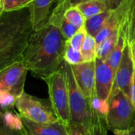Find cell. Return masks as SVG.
Returning <instances> with one entry per match:
<instances>
[{
  "instance_id": "obj_1",
  "label": "cell",
  "mask_w": 135,
  "mask_h": 135,
  "mask_svg": "<svg viewBox=\"0 0 135 135\" xmlns=\"http://www.w3.org/2000/svg\"><path fill=\"white\" fill-rule=\"evenodd\" d=\"M66 41L59 28L48 21L34 31L23 57L34 77L44 80L59 70L64 61Z\"/></svg>"
},
{
  "instance_id": "obj_2",
  "label": "cell",
  "mask_w": 135,
  "mask_h": 135,
  "mask_svg": "<svg viewBox=\"0 0 135 135\" xmlns=\"http://www.w3.org/2000/svg\"><path fill=\"white\" fill-rule=\"evenodd\" d=\"M34 31L28 8L0 13V70L23 61Z\"/></svg>"
},
{
  "instance_id": "obj_3",
  "label": "cell",
  "mask_w": 135,
  "mask_h": 135,
  "mask_svg": "<svg viewBox=\"0 0 135 135\" xmlns=\"http://www.w3.org/2000/svg\"><path fill=\"white\" fill-rule=\"evenodd\" d=\"M108 127L112 131H126L135 124V108L129 96L123 90L112 92L106 116Z\"/></svg>"
},
{
  "instance_id": "obj_4",
  "label": "cell",
  "mask_w": 135,
  "mask_h": 135,
  "mask_svg": "<svg viewBox=\"0 0 135 135\" xmlns=\"http://www.w3.org/2000/svg\"><path fill=\"white\" fill-rule=\"evenodd\" d=\"M61 67L65 72L67 83L71 117L70 122L83 124L90 128L93 117L90 100L79 88L70 65L63 61Z\"/></svg>"
},
{
  "instance_id": "obj_5",
  "label": "cell",
  "mask_w": 135,
  "mask_h": 135,
  "mask_svg": "<svg viewBox=\"0 0 135 135\" xmlns=\"http://www.w3.org/2000/svg\"><path fill=\"white\" fill-rule=\"evenodd\" d=\"M48 88L49 100L59 119L69 124L71 121L69 93L66 74L60 66L58 71L44 79Z\"/></svg>"
},
{
  "instance_id": "obj_6",
  "label": "cell",
  "mask_w": 135,
  "mask_h": 135,
  "mask_svg": "<svg viewBox=\"0 0 135 135\" xmlns=\"http://www.w3.org/2000/svg\"><path fill=\"white\" fill-rule=\"evenodd\" d=\"M15 107L21 116L40 123H53L59 121L50 100L40 99L23 93L16 100Z\"/></svg>"
},
{
  "instance_id": "obj_7",
  "label": "cell",
  "mask_w": 135,
  "mask_h": 135,
  "mask_svg": "<svg viewBox=\"0 0 135 135\" xmlns=\"http://www.w3.org/2000/svg\"><path fill=\"white\" fill-rule=\"evenodd\" d=\"M28 70L23 61L10 64L0 70V91H6L17 99L24 93Z\"/></svg>"
},
{
  "instance_id": "obj_8",
  "label": "cell",
  "mask_w": 135,
  "mask_h": 135,
  "mask_svg": "<svg viewBox=\"0 0 135 135\" xmlns=\"http://www.w3.org/2000/svg\"><path fill=\"white\" fill-rule=\"evenodd\" d=\"M74 78L85 96L91 100L96 97V60L70 66Z\"/></svg>"
},
{
  "instance_id": "obj_9",
  "label": "cell",
  "mask_w": 135,
  "mask_h": 135,
  "mask_svg": "<svg viewBox=\"0 0 135 135\" xmlns=\"http://www.w3.org/2000/svg\"><path fill=\"white\" fill-rule=\"evenodd\" d=\"M115 75V74L108 61L97 58L95 89L98 98L108 100L114 85Z\"/></svg>"
},
{
  "instance_id": "obj_10",
  "label": "cell",
  "mask_w": 135,
  "mask_h": 135,
  "mask_svg": "<svg viewBox=\"0 0 135 135\" xmlns=\"http://www.w3.org/2000/svg\"><path fill=\"white\" fill-rule=\"evenodd\" d=\"M134 71V64L131 53L130 44L127 43L124 47L121 62L115 72V81L112 92L120 89L129 96L130 85Z\"/></svg>"
},
{
  "instance_id": "obj_11",
  "label": "cell",
  "mask_w": 135,
  "mask_h": 135,
  "mask_svg": "<svg viewBox=\"0 0 135 135\" xmlns=\"http://www.w3.org/2000/svg\"><path fill=\"white\" fill-rule=\"evenodd\" d=\"M119 32L127 44L135 41V0H123L119 5Z\"/></svg>"
},
{
  "instance_id": "obj_12",
  "label": "cell",
  "mask_w": 135,
  "mask_h": 135,
  "mask_svg": "<svg viewBox=\"0 0 135 135\" xmlns=\"http://www.w3.org/2000/svg\"><path fill=\"white\" fill-rule=\"evenodd\" d=\"M21 117L28 135H70L68 125L61 120L53 123H40Z\"/></svg>"
},
{
  "instance_id": "obj_13",
  "label": "cell",
  "mask_w": 135,
  "mask_h": 135,
  "mask_svg": "<svg viewBox=\"0 0 135 135\" xmlns=\"http://www.w3.org/2000/svg\"><path fill=\"white\" fill-rule=\"evenodd\" d=\"M56 0H33L28 6L29 14L34 30L44 26L50 17V9Z\"/></svg>"
},
{
  "instance_id": "obj_14",
  "label": "cell",
  "mask_w": 135,
  "mask_h": 135,
  "mask_svg": "<svg viewBox=\"0 0 135 135\" xmlns=\"http://www.w3.org/2000/svg\"><path fill=\"white\" fill-rule=\"evenodd\" d=\"M119 22H120V9L119 7L114 9L111 17L105 22L103 28L100 29L97 36H96V41L97 47L105 40L108 36H110L115 31L119 29Z\"/></svg>"
},
{
  "instance_id": "obj_15",
  "label": "cell",
  "mask_w": 135,
  "mask_h": 135,
  "mask_svg": "<svg viewBox=\"0 0 135 135\" xmlns=\"http://www.w3.org/2000/svg\"><path fill=\"white\" fill-rule=\"evenodd\" d=\"M113 11L114 9H108L104 13L86 19L85 23V28L87 31V33L96 38L100 29L104 25L105 22L112 14Z\"/></svg>"
},
{
  "instance_id": "obj_16",
  "label": "cell",
  "mask_w": 135,
  "mask_h": 135,
  "mask_svg": "<svg viewBox=\"0 0 135 135\" xmlns=\"http://www.w3.org/2000/svg\"><path fill=\"white\" fill-rule=\"evenodd\" d=\"M77 6L81 11L85 19H89L110 9L107 3L100 0H89L81 2Z\"/></svg>"
},
{
  "instance_id": "obj_17",
  "label": "cell",
  "mask_w": 135,
  "mask_h": 135,
  "mask_svg": "<svg viewBox=\"0 0 135 135\" xmlns=\"http://www.w3.org/2000/svg\"><path fill=\"white\" fill-rule=\"evenodd\" d=\"M120 36L119 29L112 33L97 47V58L108 61L112 51L115 47Z\"/></svg>"
},
{
  "instance_id": "obj_18",
  "label": "cell",
  "mask_w": 135,
  "mask_h": 135,
  "mask_svg": "<svg viewBox=\"0 0 135 135\" xmlns=\"http://www.w3.org/2000/svg\"><path fill=\"white\" fill-rule=\"evenodd\" d=\"M80 51L85 62L95 61L97 58V44L96 39L87 34Z\"/></svg>"
},
{
  "instance_id": "obj_19",
  "label": "cell",
  "mask_w": 135,
  "mask_h": 135,
  "mask_svg": "<svg viewBox=\"0 0 135 135\" xmlns=\"http://www.w3.org/2000/svg\"><path fill=\"white\" fill-rule=\"evenodd\" d=\"M126 44H127V42H126L124 37L123 36V35L120 34L119 38V41H118L115 47L112 51V54H111V55L108 60L110 66L114 70L115 74V72H116L119 66V63L121 62Z\"/></svg>"
},
{
  "instance_id": "obj_20",
  "label": "cell",
  "mask_w": 135,
  "mask_h": 135,
  "mask_svg": "<svg viewBox=\"0 0 135 135\" xmlns=\"http://www.w3.org/2000/svg\"><path fill=\"white\" fill-rule=\"evenodd\" d=\"M2 123L14 131H21L24 129L21 115L15 114L12 110L2 112Z\"/></svg>"
},
{
  "instance_id": "obj_21",
  "label": "cell",
  "mask_w": 135,
  "mask_h": 135,
  "mask_svg": "<svg viewBox=\"0 0 135 135\" xmlns=\"http://www.w3.org/2000/svg\"><path fill=\"white\" fill-rule=\"evenodd\" d=\"M33 0H0V13L28 8Z\"/></svg>"
},
{
  "instance_id": "obj_22",
  "label": "cell",
  "mask_w": 135,
  "mask_h": 135,
  "mask_svg": "<svg viewBox=\"0 0 135 135\" xmlns=\"http://www.w3.org/2000/svg\"><path fill=\"white\" fill-rule=\"evenodd\" d=\"M92 124L90 127L91 135H108V125L106 118L92 112Z\"/></svg>"
},
{
  "instance_id": "obj_23",
  "label": "cell",
  "mask_w": 135,
  "mask_h": 135,
  "mask_svg": "<svg viewBox=\"0 0 135 135\" xmlns=\"http://www.w3.org/2000/svg\"><path fill=\"white\" fill-rule=\"evenodd\" d=\"M65 17L68 21H70L71 24H73L78 28H81L85 26L86 19L85 18L83 13L77 6H71L66 11Z\"/></svg>"
},
{
  "instance_id": "obj_24",
  "label": "cell",
  "mask_w": 135,
  "mask_h": 135,
  "mask_svg": "<svg viewBox=\"0 0 135 135\" xmlns=\"http://www.w3.org/2000/svg\"><path fill=\"white\" fill-rule=\"evenodd\" d=\"M64 61L70 66L85 62L81 51L74 49L68 43V41H66V44L65 52H64Z\"/></svg>"
},
{
  "instance_id": "obj_25",
  "label": "cell",
  "mask_w": 135,
  "mask_h": 135,
  "mask_svg": "<svg viewBox=\"0 0 135 135\" xmlns=\"http://www.w3.org/2000/svg\"><path fill=\"white\" fill-rule=\"evenodd\" d=\"M55 26L59 28V30L61 31L62 34L63 35L66 40H69L79 29L78 27H76L70 21H68L65 17Z\"/></svg>"
},
{
  "instance_id": "obj_26",
  "label": "cell",
  "mask_w": 135,
  "mask_h": 135,
  "mask_svg": "<svg viewBox=\"0 0 135 135\" xmlns=\"http://www.w3.org/2000/svg\"><path fill=\"white\" fill-rule=\"evenodd\" d=\"M90 104L92 112L106 118L108 112V100H101L96 96L90 100Z\"/></svg>"
},
{
  "instance_id": "obj_27",
  "label": "cell",
  "mask_w": 135,
  "mask_h": 135,
  "mask_svg": "<svg viewBox=\"0 0 135 135\" xmlns=\"http://www.w3.org/2000/svg\"><path fill=\"white\" fill-rule=\"evenodd\" d=\"M87 34H88L87 31L84 26V27L79 28L78 30V32L67 41L74 49H76L78 51H81V48L82 44L86 38Z\"/></svg>"
},
{
  "instance_id": "obj_28",
  "label": "cell",
  "mask_w": 135,
  "mask_h": 135,
  "mask_svg": "<svg viewBox=\"0 0 135 135\" xmlns=\"http://www.w3.org/2000/svg\"><path fill=\"white\" fill-rule=\"evenodd\" d=\"M17 98L11 93L6 91H0V104L2 112L12 110L15 106Z\"/></svg>"
},
{
  "instance_id": "obj_29",
  "label": "cell",
  "mask_w": 135,
  "mask_h": 135,
  "mask_svg": "<svg viewBox=\"0 0 135 135\" xmlns=\"http://www.w3.org/2000/svg\"><path fill=\"white\" fill-rule=\"evenodd\" d=\"M70 135H91L90 128L85 125L70 122L68 124Z\"/></svg>"
},
{
  "instance_id": "obj_30",
  "label": "cell",
  "mask_w": 135,
  "mask_h": 135,
  "mask_svg": "<svg viewBox=\"0 0 135 135\" xmlns=\"http://www.w3.org/2000/svg\"><path fill=\"white\" fill-rule=\"evenodd\" d=\"M57 1H59V0H57ZM70 1L72 6H78V4H80L81 2H87L89 0H70ZM100 1L106 2L110 9H115L116 8H118L119 6V5L123 2V0H100Z\"/></svg>"
},
{
  "instance_id": "obj_31",
  "label": "cell",
  "mask_w": 135,
  "mask_h": 135,
  "mask_svg": "<svg viewBox=\"0 0 135 135\" xmlns=\"http://www.w3.org/2000/svg\"><path fill=\"white\" fill-rule=\"evenodd\" d=\"M0 135H28L25 132V129H23L21 131H14L8 127H6L5 124L1 123V128H0Z\"/></svg>"
},
{
  "instance_id": "obj_32",
  "label": "cell",
  "mask_w": 135,
  "mask_h": 135,
  "mask_svg": "<svg viewBox=\"0 0 135 135\" xmlns=\"http://www.w3.org/2000/svg\"><path fill=\"white\" fill-rule=\"evenodd\" d=\"M129 97L134 105L135 108V71L133 74L131 85H130V89H129Z\"/></svg>"
},
{
  "instance_id": "obj_33",
  "label": "cell",
  "mask_w": 135,
  "mask_h": 135,
  "mask_svg": "<svg viewBox=\"0 0 135 135\" xmlns=\"http://www.w3.org/2000/svg\"><path fill=\"white\" fill-rule=\"evenodd\" d=\"M115 135H135V124L126 131H113Z\"/></svg>"
},
{
  "instance_id": "obj_34",
  "label": "cell",
  "mask_w": 135,
  "mask_h": 135,
  "mask_svg": "<svg viewBox=\"0 0 135 135\" xmlns=\"http://www.w3.org/2000/svg\"><path fill=\"white\" fill-rule=\"evenodd\" d=\"M130 48H131V53L132 59H133L135 67V41L132 42L131 44H130Z\"/></svg>"
}]
</instances>
